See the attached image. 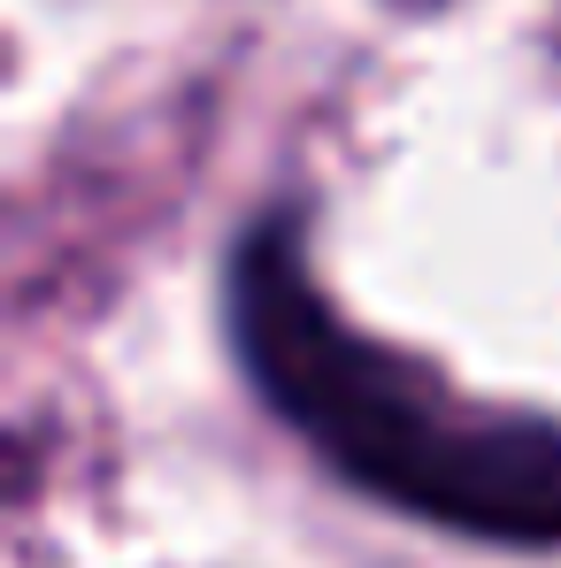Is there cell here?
I'll return each instance as SVG.
<instances>
[{
	"instance_id": "1",
	"label": "cell",
	"mask_w": 561,
	"mask_h": 568,
	"mask_svg": "<svg viewBox=\"0 0 561 568\" xmlns=\"http://www.w3.org/2000/svg\"><path fill=\"white\" fill-rule=\"evenodd\" d=\"M231 338L254 392L347 484L462 538L561 546V423L484 407L362 338L315 284L292 215H262L231 254Z\"/></svg>"
}]
</instances>
